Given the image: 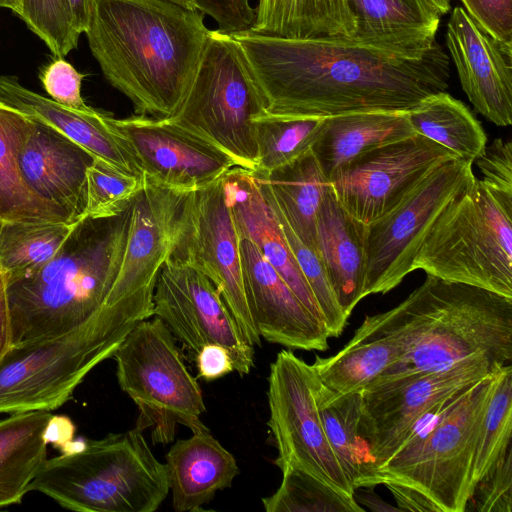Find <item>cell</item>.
I'll list each match as a JSON object with an SVG mask.
<instances>
[{
	"label": "cell",
	"mask_w": 512,
	"mask_h": 512,
	"mask_svg": "<svg viewBox=\"0 0 512 512\" xmlns=\"http://www.w3.org/2000/svg\"><path fill=\"white\" fill-rule=\"evenodd\" d=\"M317 400L325 434L354 490L376 486L361 429V392L339 394L320 382Z\"/></svg>",
	"instance_id": "33"
},
{
	"label": "cell",
	"mask_w": 512,
	"mask_h": 512,
	"mask_svg": "<svg viewBox=\"0 0 512 512\" xmlns=\"http://www.w3.org/2000/svg\"><path fill=\"white\" fill-rule=\"evenodd\" d=\"M73 225L51 221H2L0 270L6 281L36 271L60 250Z\"/></svg>",
	"instance_id": "35"
},
{
	"label": "cell",
	"mask_w": 512,
	"mask_h": 512,
	"mask_svg": "<svg viewBox=\"0 0 512 512\" xmlns=\"http://www.w3.org/2000/svg\"><path fill=\"white\" fill-rule=\"evenodd\" d=\"M75 426L72 421L61 415H52L44 431L46 443H52L61 450L68 442L74 439Z\"/></svg>",
	"instance_id": "48"
},
{
	"label": "cell",
	"mask_w": 512,
	"mask_h": 512,
	"mask_svg": "<svg viewBox=\"0 0 512 512\" xmlns=\"http://www.w3.org/2000/svg\"><path fill=\"white\" fill-rule=\"evenodd\" d=\"M135 326L107 308L71 332L11 346L0 360V413L59 408L93 368L113 356Z\"/></svg>",
	"instance_id": "9"
},
{
	"label": "cell",
	"mask_w": 512,
	"mask_h": 512,
	"mask_svg": "<svg viewBox=\"0 0 512 512\" xmlns=\"http://www.w3.org/2000/svg\"><path fill=\"white\" fill-rule=\"evenodd\" d=\"M94 157L54 128L34 119L19 150V166L30 190L58 207L75 224L84 218L86 171Z\"/></svg>",
	"instance_id": "21"
},
{
	"label": "cell",
	"mask_w": 512,
	"mask_h": 512,
	"mask_svg": "<svg viewBox=\"0 0 512 512\" xmlns=\"http://www.w3.org/2000/svg\"><path fill=\"white\" fill-rule=\"evenodd\" d=\"M446 44L463 91L493 124H512V42L486 31L462 7L453 9Z\"/></svg>",
	"instance_id": "19"
},
{
	"label": "cell",
	"mask_w": 512,
	"mask_h": 512,
	"mask_svg": "<svg viewBox=\"0 0 512 512\" xmlns=\"http://www.w3.org/2000/svg\"><path fill=\"white\" fill-rule=\"evenodd\" d=\"M29 491L74 511L154 512L169 485L165 464L134 428L86 440L78 452L47 458Z\"/></svg>",
	"instance_id": "5"
},
{
	"label": "cell",
	"mask_w": 512,
	"mask_h": 512,
	"mask_svg": "<svg viewBox=\"0 0 512 512\" xmlns=\"http://www.w3.org/2000/svg\"><path fill=\"white\" fill-rule=\"evenodd\" d=\"M414 133L474 162L485 150L486 133L469 108L446 91L422 100L407 112Z\"/></svg>",
	"instance_id": "34"
},
{
	"label": "cell",
	"mask_w": 512,
	"mask_h": 512,
	"mask_svg": "<svg viewBox=\"0 0 512 512\" xmlns=\"http://www.w3.org/2000/svg\"><path fill=\"white\" fill-rule=\"evenodd\" d=\"M398 346L363 320L352 339L335 355L315 356L321 382L339 394L361 392L385 376L400 360Z\"/></svg>",
	"instance_id": "32"
},
{
	"label": "cell",
	"mask_w": 512,
	"mask_h": 512,
	"mask_svg": "<svg viewBox=\"0 0 512 512\" xmlns=\"http://www.w3.org/2000/svg\"><path fill=\"white\" fill-rule=\"evenodd\" d=\"M0 98L76 143L94 158L122 172L143 176L137 162L110 123V115L96 109L67 108L20 84L16 76H0Z\"/></svg>",
	"instance_id": "23"
},
{
	"label": "cell",
	"mask_w": 512,
	"mask_h": 512,
	"mask_svg": "<svg viewBox=\"0 0 512 512\" xmlns=\"http://www.w3.org/2000/svg\"><path fill=\"white\" fill-rule=\"evenodd\" d=\"M454 158L452 151L415 133L358 155L329 181L341 206L369 224L393 209L431 171Z\"/></svg>",
	"instance_id": "15"
},
{
	"label": "cell",
	"mask_w": 512,
	"mask_h": 512,
	"mask_svg": "<svg viewBox=\"0 0 512 512\" xmlns=\"http://www.w3.org/2000/svg\"><path fill=\"white\" fill-rule=\"evenodd\" d=\"M153 316L195 355L207 344H218L228 351L240 376L254 367V347L212 281L196 268L172 257L165 261L156 280Z\"/></svg>",
	"instance_id": "16"
},
{
	"label": "cell",
	"mask_w": 512,
	"mask_h": 512,
	"mask_svg": "<svg viewBox=\"0 0 512 512\" xmlns=\"http://www.w3.org/2000/svg\"><path fill=\"white\" fill-rule=\"evenodd\" d=\"M325 117L277 114L264 111L253 118L258 164L256 172L267 174L311 150Z\"/></svg>",
	"instance_id": "36"
},
{
	"label": "cell",
	"mask_w": 512,
	"mask_h": 512,
	"mask_svg": "<svg viewBox=\"0 0 512 512\" xmlns=\"http://www.w3.org/2000/svg\"><path fill=\"white\" fill-rule=\"evenodd\" d=\"M176 4H179L188 9H196L194 0H167Z\"/></svg>",
	"instance_id": "54"
},
{
	"label": "cell",
	"mask_w": 512,
	"mask_h": 512,
	"mask_svg": "<svg viewBox=\"0 0 512 512\" xmlns=\"http://www.w3.org/2000/svg\"><path fill=\"white\" fill-rule=\"evenodd\" d=\"M85 76L64 58L56 57L42 68L39 77L53 101L70 109L87 112L93 108L85 103L81 95Z\"/></svg>",
	"instance_id": "43"
},
{
	"label": "cell",
	"mask_w": 512,
	"mask_h": 512,
	"mask_svg": "<svg viewBox=\"0 0 512 512\" xmlns=\"http://www.w3.org/2000/svg\"><path fill=\"white\" fill-rule=\"evenodd\" d=\"M258 185L264 198L271 206L295 260L313 293L329 337L340 336L346 327L348 317L337 301L319 255L297 237L270 193L259 183Z\"/></svg>",
	"instance_id": "39"
},
{
	"label": "cell",
	"mask_w": 512,
	"mask_h": 512,
	"mask_svg": "<svg viewBox=\"0 0 512 512\" xmlns=\"http://www.w3.org/2000/svg\"><path fill=\"white\" fill-rule=\"evenodd\" d=\"M170 257L207 276L233 315L244 339L253 347L261 345V336L246 298L240 237L223 176L204 188L186 193Z\"/></svg>",
	"instance_id": "13"
},
{
	"label": "cell",
	"mask_w": 512,
	"mask_h": 512,
	"mask_svg": "<svg viewBox=\"0 0 512 512\" xmlns=\"http://www.w3.org/2000/svg\"><path fill=\"white\" fill-rule=\"evenodd\" d=\"M429 1L440 12L441 15L446 14L451 8L452 0H429Z\"/></svg>",
	"instance_id": "52"
},
{
	"label": "cell",
	"mask_w": 512,
	"mask_h": 512,
	"mask_svg": "<svg viewBox=\"0 0 512 512\" xmlns=\"http://www.w3.org/2000/svg\"><path fill=\"white\" fill-rule=\"evenodd\" d=\"M223 182L240 240L252 242L304 306L324 323L313 293L252 171L235 166L223 176Z\"/></svg>",
	"instance_id": "22"
},
{
	"label": "cell",
	"mask_w": 512,
	"mask_h": 512,
	"mask_svg": "<svg viewBox=\"0 0 512 512\" xmlns=\"http://www.w3.org/2000/svg\"><path fill=\"white\" fill-rule=\"evenodd\" d=\"M132 201L116 216L83 218L48 263L5 280L12 346L71 332L112 308L108 300L126 249Z\"/></svg>",
	"instance_id": "4"
},
{
	"label": "cell",
	"mask_w": 512,
	"mask_h": 512,
	"mask_svg": "<svg viewBox=\"0 0 512 512\" xmlns=\"http://www.w3.org/2000/svg\"><path fill=\"white\" fill-rule=\"evenodd\" d=\"M110 123L146 179L190 192L217 181L237 166L227 154L165 119L134 115Z\"/></svg>",
	"instance_id": "18"
},
{
	"label": "cell",
	"mask_w": 512,
	"mask_h": 512,
	"mask_svg": "<svg viewBox=\"0 0 512 512\" xmlns=\"http://www.w3.org/2000/svg\"><path fill=\"white\" fill-rule=\"evenodd\" d=\"M2 220L0 219V226H1Z\"/></svg>",
	"instance_id": "55"
},
{
	"label": "cell",
	"mask_w": 512,
	"mask_h": 512,
	"mask_svg": "<svg viewBox=\"0 0 512 512\" xmlns=\"http://www.w3.org/2000/svg\"><path fill=\"white\" fill-rule=\"evenodd\" d=\"M199 377L213 381L234 370L228 351L218 344H207L195 355Z\"/></svg>",
	"instance_id": "47"
},
{
	"label": "cell",
	"mask_w": 512,
	"mask_h": 512,
	"mask_svg": "<svg viewBox=\"0 0 512 512\" xmlns=\"http://www.w3.org/2000/svg\"><path fill=\"white\" fill-rule=\"evenodd\" d=\"M364 231L365 224L341 206L330 184L317 215L316 252L347 317L362 300Z\"/></svg>",
	"instance_id": "25"
},
{
	"label": "cell",
	"mask_w": 512,
	"mask_h": 512,
	"mask_svg": "<svg viewBox=\"0 0 512 512\" xmlns=\"http://www.w3.org/2000/svg\"><path fill=\"white\" fill-rule=\"evenodd\" d=\"M511 434L512 365H506L498 373L480 424L472 471L473 489L511 447Z\"/></svg>",
	"instance_id": "38"
},
{
	"label": "cell",
	"mask_w": 512,
	"mask_h": 512,
	"mask_svg": "<svg viewBox=\"0 0 512 512\" xmlns=\"http://www.w3.org/2000/svg\"><path fill=\"white\" fill-rule=\"evenodd\" d=\"M267 111L259 85L231 34L209 30L191 86L165 120L255 171L258 149L253 118Z\"/></svg>",
	"instance_id": "8"
},
{
	"label": "cell",
	"mask_w": 512,
	"mask_h": 512,
	"mask_svg": "<svg viewBox=\"0 0 512 512\" xmlns=\"http://www.w3.org/2000/svg\"><path fill=\"white\" fill-rule=\"evenodd\" d=\"M408 111H361L325 117L311 150L330 179L342 165L358 155L414 133Z\"/></svg>",
	"instance_id": "27"
},
{
	"label": "cell",
	"mask_w": 512,
	"mask_h": 512,
	"mask_svg": "<svg viewBox=\"0 0 512 512\" xmlns=\"http://www.w3.org/2000/svg\"><path fill=\"white\" fill-rule=\"evenodd\" d=\"M356 21L352 38L427 52L436 41L440 12L429 0H348Z\"/></svg>",
	"instance_id": "26"
},
{
	"label": "cell",
	"mask_w": 512,
	"mask_h": 512,
	"mask_svg": "<svg viewBox=\"0 0 512 512\" xmlns=\"http://www.w3.org/2000/svg\"><path fill=\"white\" fill-rule=\"evenodd\" d=\"M194 4L201 13L213 18L223 33L249 31L255 21V9L249 0H194Z\"/></svg>",
	"instance_id": "44"
},
{
	"label": "cell",
	"mask_w": 512,
	"mask_h": 512,
	"mask_svg": "<svg viewBox=\"0 0 512 512\" xmlns=\"http://www.w3.org/2000/svg\"><path fill=\"white\" fill-rule=\"evenodd\" d=\"M252 173L270 193L297 237L316 252V220L330 181L312 150L267 174Z\"/></svg>",
	"instance_id": "29"
},
{
	"label": "cell",
	"mask_w": 512,
	"mask_h": 512,
	"mask_svg": "<svg viewBox=\"0 0 512 512\" xmlns=\"http://www.w3.org/2000/svg\"><path fill=\"white\" fill-rule=\"evenodd\" d=\"M21 0H0V7L8 8L19 15Z\"/></svg>",
	"instance_id": "53"
},
{
	"label": "cell",
	"mask_w": 512,
	"mask_h": 512,
	"mask_svg": "<svg viewBox=\"0 0 512 512\" xmlns=\"http://www.w3.org/2000/svg\"><path fill=\"white\" fill-rule=\"evenodd\" d=\"M186 193L145 177L143 189L133 198L126 249L108 306L138 322L153 316L156 280L173 252Z\"/></svg>",
	"instance_id": "17"
},
{
	"label": "cell",
	"mask_w": 512,
	"mask_h": 512,
	"mask_svg": "<svg viewBox=\"0 0 512 512\" xmlns=\"http://www.w3.org/2000/svg\"><path fill=\"white\" fill-rule=\"evenodd\" d=\"M250 32L287 39L352 38L348 0H259Z\"/></svg>",
	"instance_id": "30"
},
{
	"label": "cell",
	"mask_w": 512,
	"mask_h": 512,
	"mask_svg": "<svg viewBox=\"0 0 512 512\" xmlns=\"http://www.w3.org/2000/svg\"><path fill=\"white\" fill-rule=\"evenodd\" d=\"M75 30L81 34L89 27L94 0H67Z\"/></svg>",
	"instance_id": "51"
},
{
	"label": "cell",
	"mask_w": 512,
	"mask_h": 512,
	"mask_svg": "<svg viewBox=\"0 0 512 512\" xmlns=\"http://www.w3.org/2000/svg\"><path fill=\"white\" fill-rule=\"evenodd\" d=\"M320 382L312 364L290 350H281L270 364L267 426L278 451L274 463L280 470L307 472L354 496L325 434L317 400Z\"/></svg>",
	"instance_id": "12"
},
{
	"label": "cell",
	"mask_w": 512,
	"mask_h": 512,
	"mask_svg": "<svg viewBox=\"0 0 512 512\" xmlns=\"http://www.w3.org/2000/svg\"><path fill=\"white\" fill-rule=\"evenodd\" d=\"M412 270L512 298V192L475 178L430 225Z\"/></svg>",
	"instance_id": "7"
},
{
	"label": "cell",
	"mask_w": 512,
	"mask_h": 512,
	"mask_svg": "<svg viewBox=\"0 0 512 512\" xmlns=\"http://www.w3.org/2000/svg\"><path fill=\"white\" fill-rule=\"evenodd\" d=\"M476 162L486 183L512 192V142L502 138L495 139Z\"/></svg>",
	"instance_id": "46"
},
{
	"label": "cell",
	"mask_w": 512,
	"mask_h": 512,
	"mask_svg": "<svg viewBox=\"0 0 512 512\" xmlns=\"http://www.w3.org/2000/svg\"><path fill=\"white\" fill-rule=\"evenodd\" d=\"M501 367L479 356L447 369L403 376L361 391L362 435L376 476L378 468L428 414Z\"/></svg>",
	"instance_id": "14"
},
{
	"label": "cell",
	"mask_w": 512,
	"mask_h": 512,
	"mask_svg": "<svg viewBox=\"0 0 512 512\" xmlns=\"http://www.w3.org/2000/svg\"><path fill=\"white\" fill-rule=\"evenodd\" d=\"M282 481L270 496L262 498L267 512H361L355 500L314 475L285 467Z\"/></svg>",
	"instance_id": "37"
},
{
	"label": "cell",
	"mask_w": 512,
	"mask_h": 512,
	"mask_svg": "<svg viewBox=\"0 0 512 512\" xmlns=\"http://www.w3.org/2000/svg\"><path fill=\"white\" fill-rule=\"evenodd\" d=\"M364 321L401 353L394 368L373 384L479 356L511 365L512 298L477 286L427 275L398 305Z\"/></svg>",
	"instance_id": "3"
},
{
	"label": "cell",
	"mask_w": 512,
	"mask_h": 512,
	"mask_svg": "<svg viewBox=\"0 0 512 512\" xmlns=\"http://www.w3.org/2000/svg\"><path fill=\"white\" fill-rule=\"evenodd\" d=\"M243 283L262 338L289 349L325 351L329 334L278 272L247 239L240 240Z\"/></svg>",
	"instance_id": "20"
},
{
	"label": "cell",
	"mask_w": 512,
	"mask_h": 512,
	"mask_svg": "<svg viewBox=\"0 0 512 512\" xmlns=\"http://www.w3.org/2000/svg\"><path fill=\"white\" fill-rule=\"evenodd\" d=\"M144 185V175L122 172L94 158L86 171L84 218H105L122 213Z\"/></svg>",
	"instance_id": "40"
},
{
	"label": "cell",
	"mask_w": 512,
	"mask_h": 512,
	"mask_svg": "<svg viewBox=\"0 0 512 512\" xmlns=\"http://www.w3.org/2000/svg\"><path fill=\"white\" fill-rule=\"evenodd\" d=\"M479 512H512V449L475 485L469 502ZM468 502V503H469ZM470 509V510H471Z\"/></svg>",
	"instance_id": "42"
},
{
	"label": "cell",
	"mask_w": 512,
	"mask_h": 512,
	"mask_svg": "<svg viewBox=\"0 0 512 512\" xmlns=\"http://www.w3.org/2000/svg\"><path fill=\"white\" fill-rule=\"evenodd\" d=\"M208 33L203 13L167 0H94L85 32L106 80L157 119L183 102Z\"/></svg>",
	"instance_id": "2"
},
{
	"label": "cell",
	"mask_w": 512,
	"mask_h": 512,
	"mask_svg": "<svg viewBox=\"0 0 512 512\" xmlns=\"http://www.w3.org/2000/svg\"><path fill=\"white\" fill-rule=\"evenodd\" d=\"M33 124V118L0 98V219L73 225L61 209L35 195L22 176L19 150Z\"/></svg>",
	"instance_id": "28"
},
{
	"label": "cell",
	"mask_w": 512,
	"mask_h": 512,
	"mask_svg": "<svg viewBox=\"0 0 512 512\" xmlns=\"http://www.w3.org/2000/svg\"><path fill=\"white\" fill-rule=\"evenodd\" d=\"M464 10L495 38L512 42V0H460Z\"/></svg>",
	"instance_id": "45"
},
{
	"label": "cell",
	"mask_w": 512,
	"mask_h": 512,
	"mask_svg": "<svg viewBox=\"0 0 512 512\" xmlns=\"http://www.w3.org/2000/svg\"><path fill=\"white\" fill-rule=\"evenodd\" d=\"M19 16L55 57H64L78 45L67 0H21Z\"/></svg>",
	"instance_id": "41"
},
{
	"label": "cell",
	"mask_w": 512,
	"mask_h": 512,
	"mask_svg": "<svg viewBox=\"0 0 512 512\" xmlns=\"http://www.w3.org/2000/svg\"><path fill=\"white\" fill-rule=\"evenodd\" d=\"M165 467L177 512L203 510L217 491L231 487L239 473L234 456L210 430L176 441L166 454Z\"/></svg>",
	"instance_id": "24"
},
{
	"label": "cell",
	"mask_w": 512,
	"mask_h": 512,
	"mask_svg": "<svg viewBox=\"0 0 512 512\" xmlns=\"http://www.w3.org/2000/svg\"><path fill=\"white\" fill-rule=\"evenodd\" d=\"M473 163L457 157L441 164L388 213L365 224L362 299L389 292L413 271L417 249L430 225L475 180Z\"/></svg>",
	"instance_id": "11"
},
{
	"label": "cell",
	"mask_w": 512,
	"mask_h": 512,
	"mask_svg": "<svg viewBox=\"0 0 512 512\" xmlns=\"http://www.w3.org/2000/svg\"><path fill=\"white\" fill-rule=\"evenodd\" d=\"M118 384L135 403V429L151 428L153 445L174 441L178 424L209 430L202 390L187 369L170 330L158 317L139 322L112 356Z\"/></svg>",
	"instance_id": "10"
},
{
	"label": "cell",
	"mask_w": 512,
	"mask_h": 512,
	"mask_svg": "<svg viewBox=\"0 0 512 512\" xmlns=\"http://www.w3.org/2000/svg\"><path fill=\"white\" fill-rule=\"evenodd\" d=\"M231 35L271 113L409 111L449 85V58L437 42L421 53L356 38Z\"/></svg>",
	"instance_id": "1"
},
{
	"label": "cell",
	"mask_w": 512,
	"mask_h": 512,
	"mask_svg": "<svg viewBox=\"0 0 512 512\" xmlns=\"http://www.w3.org/2000/svg\"><path fill=\"white\" fill-rule=\"evenodd\" d=\"M501 368L427 415L426 424L422 420L378 468V485L410 488L429 500L437 512L466 511L473 491L472 471L480 424Z\"/></svg>",
	"instance_id": "6"
},
{
	"label": "cell",
	"mask_w": 512,
	"mask_h": 512,
	"mask_svg": "<svg viewBox=\"0 0 512 512\" xmlns=\"http://www.w3.org/2000/svg\"><path fill=\"white\" fill-rule=\"evenodd\" d=\"M398 504L399 510L437 511L435 506L418 492L399 485L386 484Z\"/></svg>",
	"instance_id": "49"
},
{
	"label": "cell",
	"mask_w": 512,
	"mask_h": 512,
	"mask_svg": "<svg viewBox=\"0 0 512 512\" xmlns=\"http://www.w3.org/2000/svg\"><path fill=\"white\" fill-rule=\"evenodd\" d=\"M11 346V324L6 297V284L4 275L0 270V360Z\"/></svg>",
	"instance_id": "50"
},
{
	"label": "cell",
	"mask_w": 512,
	"mask_h": 512,
	"mask_svg": "<svg viewBox=\"0 0 512 512\" xmlns=\"http://www.w3.org/2000/svg\"><path fill=\"white\" fill-rule=\"evenodd\" d=\"M46 410L13 413L0 420V509L18 504L47 459Z\"/></svg>",
	"instance_id": "31"
}]
</instances>
